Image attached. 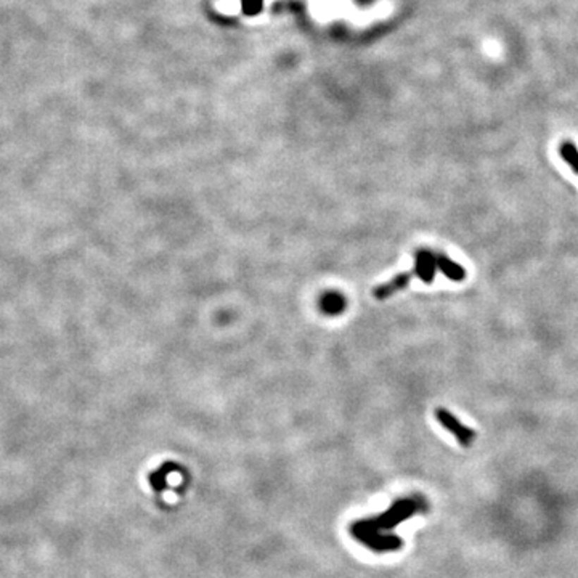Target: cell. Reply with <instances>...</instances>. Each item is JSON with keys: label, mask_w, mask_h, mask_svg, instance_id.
Segmentation results:
<instances>
[{"label": "cell", "mask_w": 578, "mask_h": 578, "mask_svg": "<svg viewBox=\"0 0 578 578\" xmlns=\"http://www.w3.org/2000/svg\"><path fill=\"white\" fill-rule=\"evenodd\" d=\"M574 172H575V173H578V166L575 167V169H574Z\"/></svg>", "instance_id": "cell-7"}, {"label": "cell", "mask_w": 578, "mask_h": 578, "mask_svg": "<svg viewBox=\"0 0 578 578\" xmlns=\"http://www.w3.org/2000/svg\"><path fill=\"white\" fill-rule=\"evenodd\" d=\"M414 275L421 281L429 285L434 281V276L437 273V254L427 250H419L414 256Z\"/></svg>", "instance_id": "cell-2"}, {"label": "cell", "mask_w": 578, "mask_h": 578, "mask_svg": "<svg viewBox=\"0 0 578 578\" xmlns=\"http://www.w3.org/2000/svg\"><path fill=\"white\" fill-rule=\"evenodd\" d=\"M559 152H560V156H562V159L567 161V163L572 166V169H575V167L578 166V149L575 144L569 140H565L562 142V144H560Z\"/></svg>", "instance_id": "cell-6"}, {"label": "cell", "mask_w": 578, "mask_h": 578, "mask_svg": "<svg viewBox=\"0 0 578 578\" xmlns=\"http://www.w3.org/2000/svg\"><path fill=\"white\" fill-rule=\"evenodd\" d=\"M436 418L438 419V423H441L445 427V429L452 432L453 436L458 438V442L462 445V447H467V445H471L474 442V438H476V432H474L472 429H469V427L462 426L460 421L448 412V410L437 408L436 410Z\"/></svg>", "instance_id": "cell-1"}, {"label": "cell", "mask_w": 578, "mask_h": 578, "mask_svg": "<svg viewBox=\"0 0 578 578\" xmlns=\"http://www.w3.org/2000/svg\"><path fill=\"white\" fill-rule=\"evenodd\" d=\"M318 305H320V310L325 315L336 316V315L343 314V312L345 310L347 300L339 291H326L320 297V302H318Z\"/></svg>", "instance_id": "cell-4"}, {"label": "cell", "mask_w": 578, "mask_h": 578, "mask_svg": "<svg viewBox=\"0 0 578 578\" xmlns=\"http://www.w3.org/2000/svg\"><path fill=\"white\" fill-rule=\"evenodd\" d=\"M437 269L453 281H462L466 278V270L453 260H450L447 256H443V254H437Z\"/></svg>", "instance_id": "cell-5"}, {"label": "cell", "mask_w": 578, "mask_h": 578, "mask_svg": "<svg viewBox=\"0 0 578 578\" xmlns=\"http://www.w3.org/2000/svg\"><path fill=\"white\" fill-rule=\"evenodd\" d=\"M413 275H414V271H405V273H398L391 281H387L384 283V285L374 288V291H373L374 297L379 300H384L387 297H391L394 293L402 291V289L408 285L410 280L413 278Z\"/></svg>", "instance_id": "cell-3"}]
</instances>
